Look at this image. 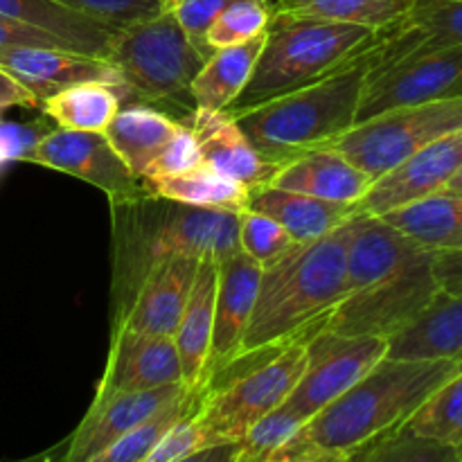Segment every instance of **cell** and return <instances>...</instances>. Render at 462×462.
<instances>
[{"mask_svg": "<svg viewBox=\"0 0 462 462\" xmlns=\"http://www.w3.org/2000/svg\"><path fill=\"white\" fill-rule=\"evenodd\" d=\"M436 253L374 215L350 221L346 293L323 323L338 334L393 338L440 293Z\"/></svg>", "mask_w": 462, "mask_h": 462, "instance_id": "6da1fadb", "label": "cell"}, {"mask_svg": "<svg viewBox=\"0 0 462 462\" xmlns=\"http://www.w3.org/2000/svg\"><path fill=\"white\" fill-rule=\"evenodd\" d=\"M239 212L185 206L149 192L113 203V319L162 262L194 257L219 264L239 253Z\"/></svg>", "mask_w": 462, "mask_h": 462, "instance_id": "7a4b0ae2", "label": "cell"}, {"mask_svg": "<svg viewBox=\"0 0 462 462\" xmlns=\"http://www.w3.org/2000/svg\"><path fill=\"white\" fill-rule=\"evenodd\" d=\"M350 221L314 242L293 244L262 269L239 356L275 350L323 328L346 293Z\"/></svg>", "mask_w": 462, "mask_h": 462, "instance_id": "3957f363", "label": "cell"}, {"mask_svg": "<svg viewBox=\"0 0 462 462\" xmlns=\"http://www.w3.org/2000/svg\"><path fill=\"white\" fill-rule=\"evenodd\" d=\"M462 368L449 359L383 356L365 377L300 429L293 445L355 456L404 427L424 400Z\"/></svg>", "mask_w": 462, "mask_h": 462, "instance_id": "277c9868", "label": "cell"}, {"mask_svg": "<svg viewBox=\"0 0 462 462\" xmlns=\"http://www.w3.org/2000/svg\"><path fill=\"white\" fill-rule=\"evenodd\" d=\"M374 43L377 39L314 84L228 113L253 149L275 170L300 153L328 147L356 125L365 81L374 66Z\"/></svg>", "mask_w": 462, "mask_h": 462, "instance_id": "5b68a950", "label": "cell"}, {"mask_svg": "<svg viewBox=\"0 0 462 462\" xmlns=\"http://www.w3.org/2000/svg\"><path fill=\"white\" fill-rule=\"evenodd\" d=\"M377 34L352 23L273 12L255 70L228 111L257 106L323 79L364 52Z\"/></svg>", "mask_w": 462, "mask_h": 462, "instance_id": "8992f818", "label": "cell"}, {"mask_svg": "<svg viewBox=\"0 0 462 462\" xmlns=\"http://www.w3.org/2000/svg\"><path fill=\"white\" fill-rule=\"evenodd\" d=\"M311 337V334H310ZM307 365V337L262 352L253 365L217 379L194 413L210 445L239 442L248 429L280 409L300 382Z\"/></svg>", "mask_w": 462, "mask_h": 462, "instance_id": "52a82bcc", "label": "cell"}, {"mask_svg": "<svg viewBox=\"0 0 462 462\" xmlns=\"http://www.w3.org/2000/svg\"><path fill=\"white\" fill-rule=\"evenodd\" d=\"M108 61L117 68L126 95L144 104L189 95L206 57L194 48L171 9L116 32Z\"/></svg>", "mask_w": 462, "mask_h": 462, "instance_id": "ba28073f", "label": "cell"}, {"mask_svg": "<svg viewBox=\"0 0 462 462\" xmlns=\"http://www.w3.org/2000/svg\"><path fill=\"white\" fill-rule=\"evenodd\" d=\"M462 129V95L440 102L393 108L364 122L328 147L337 149L370 179H379L415 152Z\"/></svg>", "mask_w": 462, "mask_h": 462, "instance_id": "9c48e42d", "label": "cell"}, {"mask_svg": "<svg viewBox=\"0 0 462 462\" xmlns=\"http://www.w3.org/2000/svg\"><path fill=\"white\" fill-rule=\"evenodd\" d=\"M386 352L388 338L338 334L320 328L307 337L305 373L284 406L310 422L365 377Z\"/></svg>", "mask_w": 462, "mask_h": 462, "instance_id": "30bf717a", "label": "cell"}, {"mask_svg": "<svg viewBox=\"0 0 462 462\" xmlns=\"http://www.w3.org/2000/svg\"><path fill=\"white\" fill-rule=\"evenodd\" d=\"M462 95V45L374 63L365 81L356 122L415 104Z\"/></svg>", "mask_w": 462, "mask_h": 462, "instance_id": "8fae6325", "label": "cell"}, {"mask_svg": "<svg viewBox=\"0 0 462 462\" xmlns=\"http://www.w3.org/2000/svg\"><path fill=\"white\" fill-rule=\"evenodd\" d=\"M21 161L84 180L102 189L111 206L134 201L147 192L143 180L126 167L104 131H70L57 126L39 135Z\"/></svg>", "mask_w": 462, "mask_h": 462, "instance_id": "7c38bea8", "label": "cell"}, {"mask_svg": "<svg viewBox=\"0 0 462 462\" xmlns=\"http://www.w3.org/2000/svg\"><path fill=\"white\" fill-rule=\"evenodd\" d=\"M462 165V129L433 140L373 180L368 192L356 203L359 215L383 217L393 210L442 192Z\"/></svg>", "mask_w": 462, "mask_h": 462, "instance_id": "4fadbf2b", "label": "cell"}, {"mask_svg": "<svg viewBox=\"0 0 462 462\" xmlns=\"http://www.w3.org/2000/svg\"><path fill=\"white\" fill-rule=\"evenodd\" d=\"M171 383H183V368L174 338L116 329L111 334V350L93 404L125 393L153 391Z\"/></svg>", "mask_w": 462, "mask_h": 462, "instance_id": "5bb4252c", "label": "cell"}, {"mask_svg": "<svg viewBox=\"0 0 462 462\" xmlns=\"http://www.w3.org/2000/svg\"><path fill=\"white\" fill-rule=\"evenodd\" d=\"M188 393L192 391L185 383H171V386L153 388V391L125 393V395H116L99 404H90L79 427L63 445L59 462L90 460L95 454L106 449L111 442L120 440L122 436L138 429L140 424L152 420L153 415L161 413L162 409L174 404Z\"/></svg>", "mask_w": 462, "mask_h": 462, "instance_id": "9a60e30c", "label": "cell"}, {"mask_svg": "<svg viewBox=\"0 0 462 462\" xmlns=\"http://www.w3.org/2000/svg\"><path fill=\"white\" fill-rule=\"evenodd\" d=\"M0 68L25 84L39 97V102L68 86L86 84V81H102L117 90L122 99L129 97L122 75L108 59L72 52L66 48L23 45V48L0 50Z\"/></svg>", "mask_w": 462, "mask_h": 462, "instance_id": "2e32d148", "label": "cell"}, {"mask_svg": "<svg viewBox=\"0 0 462 462\" xmlns=\"http://www.w3.org/2000/svg\"><path fill=\"white\" fill-rule=\"evenodd\" d=\"M194 257H174L149 271L131 296L129 305L113 319V332L125 329L147 337L174 338L197 275Z\"/></svg>", "mask_w": 462, "mask_h": 462, "instance_id": "e0dca14e", "label": "cell"}, {"mask_svg": "<svg viewBox=\"0 0 462 462\" xmlns=\"http://www.w3.org/2000/svg\"><path fill=\"white\" fill-rule=\"evenodd\" d=\"M217 269L219 273H217L215 329H212L208 383L239 356L262 280V266L242 251L219 262Z\"/></svg>", "mask_w": 462, "mask_h": 462, "instance_id": "ac0fdd59", "label": "cell"}, {"mask_svg": "<svg viewBox=\"0 0 462 462\" xmlns=\"http://www.w3.org/2000/svg\"><path fill=\"white\" fill-rule=\"evenodd\" d=\"M462 45V0H413L397 25L379 32L374 63Z\"/></svg>", "mask_w": 462, "mask_h": 462, "instance_id": "d6986e66", "label": "cell"}, {"mask_svg": "<svg viewBox=\"0 0 462 462\" xmlns=\"http://www.w3.org/2000/svg\"><path fill=\"white\" fill-rule=\"evenodd\" d=\"M185 125L192 129L194 138H197L203 165L237 180L246 189L269 183L271 176L275 174V167L269 165L253 149V144L248 143L244 131L239 129L228 111L210 113L192 108Z\"/></svg>", "mask_w": 462, "mask_h": 462, "instance_id": "ffe728a7", "label": "cell"}, {"mask_svg": "<svg viewBox=\"0 0 462 462\" xmlns=\"http://www.w3.org/2000/svg\"><path fill=\"white\" fill-rule=\"evenodd\" d=\"M269 183L323 201L356 206L373 185V179L341 152L320 147L280 165Z\"/></svg>", "mask_w": 462, "mask_h": 462, "instance_id": "44dd1931", "label": "cell"}, {"mask_svg": "<svg viewBox=\"0 0 462 462\" xmlns=\"http://www.w3.org/2000/svg\"><path fill=\"white\" fill-rule=\"evenodd\" d=\"M217 262H199L179 329L174 334L179 350L183 383L189 391L208 388V370H210L212 329H215V300H217Z\"/></svg>", "mask_w": 462, "mask_h": 462, "instance_id": "7402d4cb", "label": "cell"}, {"mask_svg": "<svg viewBox=\"0 0 462 462\" xmlns=\"http://www.w3.org/2000/svg\"><path fill=\"white\" fill-rule=\"evenodd\" d=\"M244 210L271 217L298 244L325 237L347 224L352 217L359 215L356 206L323 201V199L307 197V194L291 192V189L275 188L271 183H262L248 189Z\"/></svg>", "mask_w": 462, "mask_h": 462, "instance_id": "603a6c76", "label": "cell"}, {"mask_svg": "<svg viewBox=\"0 0 462 462\" xmlns=\"http://www.w3.org/2000/svg\"><path fill=\"white\" fill-rule=\"evenodd\" d=\"M393 359H449L462 364V291L436 300L402 332L388 338Z\"/></svg>", "mask_w": 462, "mask_h": 462, "instance_id": "cb8c5ba5", "label": "cell"}, {"mask_svg": "<svg viewBox=\"0 0 462 462\" xmlns=\"http://www.w3.org/2000/svg\"><path fill=\"white\" fill-rule=\"evenodd\" d=\"M0 16L39 27L75 52L90 57L108 59L116 39V30L63 7L57 0H0Z\"/></svg>", "mask_w": 462, "mask_h": 462, "instance_id": "d4e9b609", "label": "cell"}, {"mask_svg": "<svg viewBox=\"0 0 462 462\" xmlns=\"http://www.w3.org/2000/svg\"><path fill=\"white\" fill-rule=\"evenodd\" d=\"M180 129L179 120H171L158 108L149 104H131L120 106L111 125L104 129V135L113 144L122 161L140 180L147 179L153 161L167 143Z\"/></svg>", "mask_w": 462, "mask_h": 462, "instance_id": "484cf974", "label": "cell"}, {"mask_svg": "<svg viewBox=\"0 0 462 462\" xmlns=\"http://www.w3.org/2000/svg\"><path fill=\"white\" fill-rule=\"evenodd\" d=\"M264 34L244 41V43L215 50L206 59L201 72L189 86V97H192L194 108L226 113L237 102L244 86L248 84L253 70H255L262 45H264Z\"/></svg>", "mask_w": 462, "mask_h": 462, "instance_id": "4316f807", "label": "cell"}, {"mask_svg": "<svg viewBox=\"0 0 462 462\" xmlns=\"http://www.w3.org/2000/svg\"><path fill=\"white\" fill-rule=\"evenodd\" d=\"M386 224L431 253L462 248V199L438 192L382 217Z\"/></svg>", "mask_w": 462, "mask_h": 462, "instance_id": "83f0119b", "label": "cell"}, {"mask_svg": "<svg viewBox=\"0 0 462 462\" xmlns=\"http://www.w3.org/2000/svg\"><path fill=\"white\" fill-rule=\"evenodd\" d=\"M144 189L153 197L170 199L197 208H226V210H244L248 189L237 180L219 174L208 165H197L179 174L152 176L143 179Z\"/></svg>", "mask_w": 462, "mask_h": 462, "instance_id": "f1b7e54d", "label": "cell"}, {"mask_svg": "<svg viewBox=\"0 0 462 462\" xmlns=\"http://www.w3.org/2000/svg\"><path fill=\"white\" fill-rule=\"evenodd\" d=\"M120 104L122 97L108 84L86 81L41 99L39 108L61 129L104 131L120 111Z\"/></svg>", "mask_w": 462, "mask_h": 462, "instance_id": "f546056e", "label": "cell"}, {"mask_svg": "<svg viewBox=\"0 0 462 462\" xmlns=\"http://www.w3.org/2000/svg\"><path fill=\"white\" fill-rule=\"evenodd\" d=\"M413 7V0H275L273 12L352 23L383 32L397 25Z\"/></svg>", "mask_w": 462, "mask_h": 462, "instance_id": "4dcf8cb0", "label": "cell"}, {"mask_svg": "<svg viewBox=\"0 0 462 462\" xmlns=\"http://www.w3.org/2000/svg\"><path fill=\"white\" fill-rule=\"evenodd\" d=\"M404 429L462 451V368L420 404Z\"/></svg>", "mask_w": 462, "mask_h": 462, "instance_id": "1f68e13d", "label": "cell"}, {"mask_svg": "<svg viewBox=\"0 0 462 462\" xmlns=\"http://www.w3.org/2000/svg\"><path fill=\"white\" fill-rule=\"evenodd\" d=\"M201 397V391L188 393V395L176 400L174 404L162 409L161 413H156L152 420L140 424L138 429H134V431H129L126 436H122L120 440L111 442L106 449H102L99 454H95L93 458L86 462H140L149 454V449L161 440L162 433H165L167 429L174 427L180 418H185V415L192 413V411L197 409Z\"/></svg>", "mask_w": 462, "mask_h": 462, "instance_id": "d6a6232c", "label": "cell"}, {"mask_svg": "<svg viewBox=\"0 0 462 462\" xmlns=\"http://www.w3.org/2000/svg\"><path fill=\"white\" fill-rule=\"evenodd\" d=\"M355 462H462V451L400 427L361 449Z\"/></svg>", "mask_w": 462, "mask_h": 462, "instance_id": "836d02e7", "label": "cell"}, {"mask_svg": "<svg viewBox=\"0 0 462 462\" xmlns=\"http://www.w3.org/2000/svg\"><path fill=\"white\" fill-rule=\"evenodd\" d=\"M271 16H273L271 0H237L226 7L210 25L206 34L208 48L215 52V50L255 39L264 34Z\"/></svg>", "mask_w": 462, "mask_h": 462, "instance_id": "e575fe53", "label": "cell"}, {"mask_svg": "<svg viewBox=\"0 0 462 462\" xmlns=\"http://www.w3.org/2000/svg\"><path fill=\"white\" fill-rule=\"evenodd\" d=\"M305 424V418L293 413L284 404L280 409L271 411L260 422L253 424L246 431V436L239 440L242 451H239L237 462H264L271 454L287 447L300 433V429Z\"/></svg>", "mask_w": 462, "mask_h": 462, "instance_id": "d590c367", "label": "cell"}, {"mask_svg": "<svg viewBox=\"0 0 462 462\" xmlns=\"http://www.w3.org/2000/svg\"><path fill=\"white\" fill-rule=\"evenodd\" d=\"M298 244L278 221L253 210L239 212V251L264 266L273 264L289 248Z\"/></svg>", "mask_w": 462, "mask_h": 462, "instance_id": "8d00e7d4", "label": "cell"}, {"mask_svg": "<svg viewBox=\"0 0 462 462\" xmlns=\"http://www.w3.org/2000/svg\"><path fill=\"white\" fill-rule=\"evenodd\" d=\"M57 3L116 32L134 23L147 21L165 9L161 0H57Z\"/></svg>", "mask_w": 462, "mask_h": 462, "instance_id": "74e56055", "label": "cell"}, {"mask_svg": "<svg viewBox=\"0 0 462 462\" xmlns=\"http://www.w3.org/2000/svg\"><path fill=\"white\" fill-rule=\"evenodd\" d=\"M233 3H237V0H185L179 7L171 9L176 21L180 23V27L188 34V39L206 59L212 54V50L206 43L208 30L215 23V18Z\"/></svg>", "mask_w": 462, "mask_h": 462, "instance_id": "f35d334b", "label": "cell"}, {"mask_svg": "<svg viewBox=\"0 0 462 462\" xmlns=\"http://www.w3.org/2000/svg\"><path fill=\"white\" fill-rule=\"evenodd\" d=\"M201 152H199V143L194 138L192 129L185 122H180V129L176 131L174 138L162 147L158 158L153 161L152 170H149L147 179L152 176H165V174H179V171L192 170V167L201 165Z\"/></svg>", "mask_w": 462, "mask_h": 462, "instance_id": "ab89813d", "label": "cell"}, {"mask_svg": "<svg viewBox=\"0 0 462 462\" xmlns=\"http://www.w3.org/2000/svg\"><path fill=\"white\" fill-rule=\"evenodd\" d=\"M23 45H39V48H68L63 41L39 27L23 25V23L12 21V18L0 16V50L7 48H23ZM75 52V50H72Z\"/></svg>", "mask_w": 462, "mask_h": 462, "instance_id": "60d3db41", "label": "cell"}, {"mask_svg": "<svg viewBox=\"0 0 462 462\" xmlns=\"http://www.w3.org/2000/svg\"><path fill=\"white\" fill-rule=\"evenodd\" d=\"M355 456L346 454H334V451H323L314 449V447H302L289 442L287 447L278 449L275 454H271L264 462H355Z\"/></svg>", "mask_w": 462, "mask_h": 462, "instance_id": "b9f144b4", "label": "cell"}, {"mask_svg": "<svg viewBox=\"0 0 462 462\" xmlns=\"http://www.w3.org/2000/svg\"><path fill=\"white\" fill-rule=\"evenodd\" d=\"M433 271L440 282L442 293H460L462 291V248L460 251L438 253L433 260Z\"/></svg>", "mask_w": 462, "mask_h": 462, "instance_id": "7bdbcfd3", "label": "cell"}, {"mask_svg": "<svg viewBox=\"0 0 462 462\" xmlns=\"http://www.w3.org/2000/svg\"><path fill=\"white\" fill-rule=\"evenodd\" d=\"M39 108L41 102L25 84L0 68V108Z\"/></svg>", "mask_w": 462, "mask_h": 462, "instance_id": "ee69618b", "label": "cell"}, {"mask_svg": "<svg viewBox=\"0 0 462 462\" xmlns=\"http://www.w3.org/2000/svg\"><path fill=\"white\" fill-rule=\"evenodd\" d=\"M39 135L30 134V131L14 129V126L0 125V167L7 161H21L23 153L36 143Z\"/></svg>", "mask_w": 462, "mask_h": 462, "instance_id": "f6af8a7d", "label": "cell"}, {"mask_svg": "<svg viewBox=\"0 0 462 462\" xmlns=\"http://www.w3.org/2000/svg\"><path fill=\"white\" fill-rule=\"evenodd\" d=\"M239 451H242L239 442H219V445L203 447V449L194 451V454L176 462H237Z\"/></svg>", "mask_w": 462, "mask_h": 462, "instance_id": "bcb514c9", "label": "cell"}, {"mask_svg": "<svg viewBox=\"0 0 462 462\" xmlns=\"http://www.w3.org/2000/svg\"><path fill=\"white\" fill-rule=\"evenodd\" d=\"M442 192L445 194H451V197H460L462 199V165L456 170V174L451 176L449 183L442 188Z\"/></svg>", "mask_w": 462, "mask_h": 462, "instance_id": "7dc6e473", "label": "cell"}, {"mask_svg": "<svg viewBox=\"0 0 462 462\" xmlns=\"http://www.w3.org/2000/svg\"><path fill=\"white\" fill-rule=\"evenodd\" d=\"M161 3L165 9H174V7H179L180 3H185V0H161Z\"/></svg>", "mask_w": 462, "mask_h": 462, "instance_id": "c3c4849f", "label": "cell"}, {"mask_svg": "<svg viewBox=\"0 0 462 462\" xmlns=\"http://www.w3.org/2000/svg\"><path fill=\"white\" fill-rule=\"evenodd\" d=\"M5 111H7V108H0V125H3V120H5Z\"/></svg>", "mask_w": 462, "mask_h": 462, "instance_id": "681fc988", "label": "cell"}]
</instances>
